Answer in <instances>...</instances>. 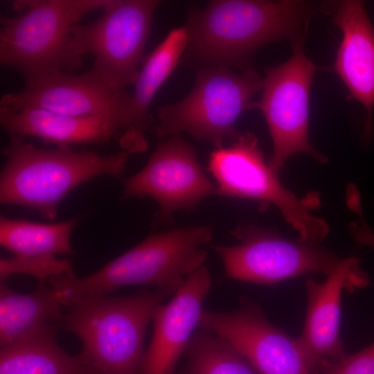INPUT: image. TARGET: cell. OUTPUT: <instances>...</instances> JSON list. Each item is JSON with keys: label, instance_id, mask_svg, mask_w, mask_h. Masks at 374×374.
I'll use <instances>...</instances> for the list:
<instances>
[{"label": "cell", "instance_id": "1", "mask_svg": "<svg viewBox=\"0 0 374 374\" xmlns=\"http://www.w3.org/2000/svg\"><path fill=\"white\" fill-rule=\"evenodd\" d=\"M320 8L298 0H215L191 10L185 25L188 46L184 60L201 68H252L262 46L288 38L304 41L311 17Z\"/></svg>", "mask_w": 374, "mask_h": 374}, {"label": "cell", "instance_id": "2", "mask_svg": "<svg viewBox=\"0 0 374 374\" xmlns=\"http://www.w3.org/2000/svg\"><path fill=\"white\" fill-rule=\"evenodd\" d=\"M212 235L209 225L156 232L90 275L82 278L55 276L46 283L55 290L61 305L66 307L126 285L177 291L204 264L207 252L202 247L211 240Z\"/></svg>", "mask_w": 374, "mask_h": 374}, {"label": "cell", "instance_id": "3", "mask_svg": "<svg viewBox=\"0 0 374 374\" xmlns=\"http://www.w3.org/2000/svg\"><path fill=\"white\" fill-rule=\"evenodd\" d=\"M176 292L145 288L123 297L92 295L68 306L57 328L81 341L80 354L96 374H141L148 326Z\"/></svg>", "mask_w": 374, "mask_h": 374}, {"label": "cell", "instance_id": "4", "mask_svg": "<svg viewBox=\"0 0 374 374\" xmlns=\"http://www.w3.org/2000/svg\"><path fill=\"white\" fill-rule=\"evenodd\" d=\"M1 153L6 161L0 175L1 204L26 206L50 221L73 188L98 176L120 177L131 154L122 150L100 155L70 146L42 149L21 136H11Z\"/></svg>", "mask_w": 374, "mask_h": 374}, {"label": "cell", "instance_id": "5", "mask_svg": "<svg viewBox=\"0 0 374 374\" xmlns=\"http://www.w3.org/2000/svg\"><path fill=\"white\" fill-rule=\"evenodd\" d=\"M106 0H18L0 17V63L20 72L26 87L56 73H73L82 58L71 48V28Z\"/></svg>", "mask_w": 374, "mask_h": 374}, {"label": "cell", "instance_id": "6", "mask_svg": "<svg viewBox=\"0 0 374 374\" xmlns=\"http://www.w3.org/2000/svg\"><path fill=\"white\" fill-rule=\"evenodd\" d=\"M264 78L253 69L237 73L226 66L198 70L191 91L182 100L158 108L156 136L162 140L188 132L216 148L241 134L238 117L250 109L253 97L262 90Z\"/></svg>", "mask_w": 374, "mask_h": 374}, {"label": "cell", "instance_id": "7", "mask_svg": "<svg viewBox=\"0 0 374 374\" xmlns=\"http://www.w3.org/2000/svg\"><path fill=\"white\" fill-rule=\"evenodd\" d=\"M208 170L217 183L218 195L274 204L297 231L299 240L319 244L328 234L327 223L312 215L310 202L281 184L253 133L244 132L230 146L214 150Z\"/></svg>", "mask_w": 374, "mask_h": 374}, {"label": "cell", "instance_id": "8", "mask_svg": "<svg viewBox=\"0 0 374 374\" xmlns=\"http://www.w3.org/2000/svg\"><path fill=\"white\" fill-rule=\"evenodd\" d=\"M157 0H106L103 15L71 28V48L82 58L94 57L91 69L112 87L134 84L150 35Z\"/></svg>", "mask_w": 374, "mask_h": 374}, {"label": "cell", "instance_id": "9", "mask_svg": "<svg viewBox=\"0 0 374 374\" xmlns=\"http://www.w3.org/2000/svg\"><path fill=\"white\" fill-rule=\"evenodd\" d=\"M231 233L240 244L212 246L229 279L271 285L312 273L328 276L344 259L318 244L291 240L253 224L238 225Z\"/></svg>", "mask_w": 374, "mask_h": 374}, {"label": "cell", "instance_id": "10", "mask_svg": "<svg viewBox=\"0 0 374 374\" xmlns=\"http://www.w3.org/2000/svg\"><path fill=\"white\" fill-rule=\"evenodd\" d=\"M303 44L292 46L287 61L265 70L261 98L250 107L260 109L265 118L273 143L268 164L276 172L296 153L327 161L309 141V96L316 66L305 56Z\"/></svg>", "mask_w": 374, "mask_h": 374}, {"label": "cell", "instance_id": "11", "mask_svg": "<svg viewBox=\"0 0 374 374\" xmlns=\"http://www.w3.org/2000/svg\"><path fill=\"white\" fill-rule=\"evenodd\" d=\"M121 180L122 199L149 197L158 202L152 220L156 228L170 222L175 211H192L205 197L218 195L193 148L180 134L159 143L144 168Z\"/></svg>", "mask_w": 374, "mask_h": 374}, {"label": "cell", "instance_id": "12", "mask_svg": "<svg viewBox=\"0 0 374 374\" xmlns=\"http://www.w3.org/2000/svg\"><path fill=\"white\" fill-rule=\"evenodd\" d=\"M197 328L226 340L258 374H318L310 367L296 338L271 323L260 305L247 296L231 311L203 308Z\"/></svg>", "mask_w": 374, "mask_h": 374}, {"label": "cell", "instance_id": "13", "mask_svg": "<svg viewBox=\"0 0 374 374\" xmlns=\"http://www.w3.org/2000/svg\"><path fill=\"white\" fill-rule=\"evenodd\" d=\"M132 93L116 89L91 69L81 74L56 73L16 93L4 94L0 109L41 108L74 116H101L123 134L131 123Z\"/></svg>", "mask_w": 374, "mask_h": 374}, {"label": "cell", "instance_id": "14", "mask_svg": "<svg viewBox=\"0 0 374 374\" xmlns=\"http://www.w3.org/2000/svg\"><path fill=\"white\" fill-rule=\"evenodd\" d=\"M369 284L368 275L356 257L344 258L324 281L306 280L307 310L302 332L296 339L315 373L323 362L338 361L346 355L339 337L342 291L352 292Z\"/></svg>", "mask_w": 374, "mask_h": 374}, {"label": "cell", "instance_id": "15", "mask_svg": "<svg viewBox=\"0 0 374 374\" xmlns=\"http://www.w3.org/2000/svg\"><path fill=\"white\" fill-rule=\"evenodd\" d=\"M212 279L204 264L193 271L170 300L157 308L153 333L141 374H175L177 364L197 328Z\"/></svg>", "mask_w": 374, "mask_h": 374}, {"label": "cell", "instance_id": "16", "mask_svg": "<svg viewBox=\"0 0 374 374\" xmlns=\"http://www.w3.org/2000/svg\"><path fill=\"white\" fill-rule=\"evenodd\" d=\"M334 22L343 37L332 69L349 90L348 99H356L366 109L363 138L368 142L373 136L374 29L361 1H343Z\"/></svg>", "mask_w": 374, "mask_h": 374}, {"label": "cell", "instance_id": "17", "mask_svg": "<svg viewBox=\"0 0 374 374\" xmlns=\"http://www.w3.org/2000/svg\"><path fill=\"white\" fill-rule=\"evenodd\" d=\"M188 46L186 26L171 30L165 39L141 62L131 100V123L118 141L130 154L148 149L146 130L156 122L150 105L161 86L177 67Z\"/></svg>", "mask_w": 374, "mask_h": 374}, {"label": "cell", "instance_id": "18", "mask_svg": "<svg viewBox=\"0 0 374 374\" xmlns=\"http://www.w3.org/2000/svg\"><path fill=\"white\" fill-rule=\"evenodd\" d=\"M0 124L11 136H33L57 146L103 144L119 141L123 134L116 124L104 117L74 116L37 107L15 112L0 109Z\"/></svg>", "mask_w": 374, "mask_h": 374}, {"label": "cell", "instance_id": "19", "mask_svg": "<svg viewBox=\"0 0 374 374\" xmlns=\"http://www.w3.org/2000/svg\"><path fill=\"white\" fill-rule=\"evenodd\" d=\"M54 289L46 282L31 292L20 294L0 283V346L57 330L62 316Z\"/></svg>", "mask_w": 374, "mask_h": 374}, {"label": "cell", "instance_id": "20", "mask_svg": "<svg viewBox=\"0 0 374 374\" xmlns=\"http://www.w3.org/2000/svg\"><path fill=\"white\" fill-rule=\"evenodd\" d=\"M57 332L1 347L0 374H96L80 353L71 355L59 346Z\"/></svg>", "mask_w": 374, "mask_h": 374}, {"label": "cell", "instance_id": "21", "mask_svg": "<svg viewBox=\"0 0 374 374\" xmlns=\"http://www.w3.org/2000/svg\"><path fill=\"white\" fill-rule=\"evenodd\" d=\"M77 223L75 217L44 224L1 215L0 244L19 256L71 253V235Z\"/></svg>", "mask_w": 374, "mask_h": 374}, {"label": "cell", "instance_id": "22", "mask_svg": "<svg viewBox=\"0 0 374 374\" xmlns=\"http://www.w3.org/2000/svg\"><path fill=\"white\" fill-rule=\"evenodd\" d=\"M184 355L179 374H258L229 342L204 329L194 331Z\"/></svg>", "mask_w": 374, "mask_h": 374}, {"label": "cell", "instance_id": "23", "mask_svg": "<svg viewBox=\"0 0 374 374\" xmlns=\"http://www.w3.org/2000/svg\"><path fill=\"white\" fill-rule=\"evenodd\" d=\"M15 274H26L35 278L39 283L59 275L75 276L68 259L57 258L55 255L46 254L32 256H14L0 259V279L3 281Z\"/></svg>", "mask_w": 374, "mask_h": 374}, {"label": "cell", "instance_id": "24", "mask_svg": "<svg viewBox=\"0 0 374 374\" xmlns=\"http://www.w3.org/2000/svg\"><path fill=\"white\" fill-rule=\"evenodd\" d=\"M318 374H374V342L362 350L346 355L338 361H324Z\"/></svg>", "mask_w": 374, "mask_h": 374}, {"label": "cell", "instance_id": "25", "mask_svg": "<svg viewBox=\"0 0 374 374\" xmlns=\"http://www.w3.org/2000/svg\"><path fill=\"white\" fill-rule=\"evenodd\" d=\"M354 213L357 215V220L349 226L351 235L359 244L374 249V233L364 220L362 208H357Z\"/></svg>", "mask_w": 374, "mask_h": 374}]
</instances>
